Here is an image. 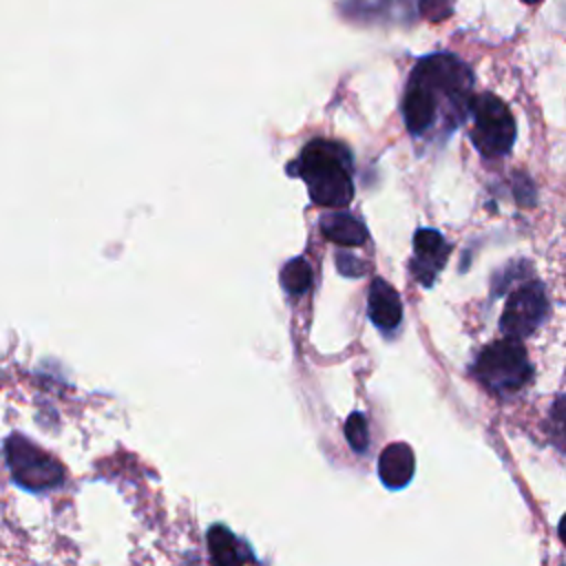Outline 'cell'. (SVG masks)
Listing matches in <instances>:
<instances>
[{"instance_id": "obj_11", "label": "cell", "mask_w": 566, "mask_h": 566, "mask_svg": "<svg viewBox=\"0 0 566 566\" xmlns=\"http://www.w3.org/2000/svg\"><path fill=\"white\" fill-rule=\"evenodd\" d=\"M321 230L329 241L338 245H363L367 239L365 226L347 212H334L323 217Z\"/></svg>"}, {"instance_id": "obj_6", "label": "cell", "mask_w": 566, "mask_h": 566, "mask_svg": "<svg viewBox=\"0 0 566 566\" xmlns=\"http://www.w3.org/2000/svg\"><path fill=\"white\" fill-rule=\"evenodd\" d=\"M546 310H548V301H546L544 287L539 283H524L509 296L502 312L500 327L513 340L526 338L544 321Z\"/></svg>"}, {"instance_id": "obj_15", "label": "cell", "mask_w": 566, "mask_h": 566, "mask_svg": "<svg viewBox=\"0 0 566 566\" xmlns=\"http://www.w3.org/2000/svg\"><path fill=\"white\" fill-rule=\"evenodd\" d=\"M524 2H528V4H533V2H539V0H524Z\"/></svg>"}, {"instance_id": "obj_5", "label": "cell", "mask_w": 566, "mask_h": 566, "mask_svg": "<svg viewBox=\"0 0 566 566\" xmlns=\"http://www.w3.org/2000/svg\"><path fill=\"white\" fill-rule=\"evenodd\" d=\"M469 111L473 115V146L486 157L506 155L515 142V122L506 104L491 93H482L471 99Z\"/></svg>"}, {"instance_id": "obj_13", "label": "cell", "mask_w": 566, "mask_h": 566, "mask_svg": "<svg viewBox=\"0 0 566 566\" xmlns=\"http://www.w3.org/2000/svg\"><path fill=\"white\" fill-rule=\"evenodd\" d=\"M345 438L349 442V447L358 453H363L367 449L369 442V431H367V420L360 411H354L347 422H345Z\"/></svg>"}, {"instance_id": "obj_8", "label": "cell", "mask_w": 566, "mask_h": 566, "mask_svg": "<svg viewBox=\"0 0 566 566\" xmlns=\"http://www.w3.org/2000/svg\"><path fill=\"white\" fill-rule=\"evenodd\" d=\"M367 314L371 323L382 329L391 332L402 321V303L398 292L382 279H374L367 294Z\"/></svg>"}, {"instance_id": "obj_12", "label": "cell", "mask_w": 566, "mask_h": 566, "mask_svg": "<svg viewBox=\"0 0 566 566\" xmlns=\"http://www.w3.org/2000/svg\"><path fill=\"white\" fill-rule=\"evenodd\" d=\"M312 283V268L303 256H296L287 261L281 270V285L292 294L298 296L303 294Z\"/></svg>"}, {"instance_id": "obj_9", "label": "cell", "mask_w": 566, "mask_h": 566, "mask_svg": "<svg viewBox=\"0 0 566 566\" xmlns=\"http://www.w3.org/2000/svg\"><path fill=\"white\" fill-rule=\"evenodd\" d=\"M416 469L413 451L405 442H394L385 447L378 455V478L387 489H402L411 482Z\"/></svg>"}, {"instance_id": "obj_7", "label": "cell", "mask_w": 566, "mask_h": 566, "mask_svg": "<svg viewBox=\"0 0 566 566\" xmlns=\"http://www.w3.org/2000/svg\"><path fill=\"white\" fill-rule=\"evenodd\" d=\"M413 254L416 256L411 261V272L416 274L418 283L431 285L438 270L447 261L449 245H447V241L442 239V234L438 230L422 228L413 237Z\"/></svg>"}, {"instance_id": "obj_2", "label": "cell", "mask_w": 566, "mask_h": 566, "mask_svg": "<svg viewBox=\"0 0 566 566\" xmlns=\"http://www.w3.org/2000/svg\"><path fill=\"white\" fill-rule=\"evenodd\" d=\"M411 84H416L433 104L436 117L440 115V106L447 108V113L453 117V124L464 119V113L471 106V88L473 77L471 71L453 55L436 53L413 69Z\"/></svg>"}, {"instance_id": "obj_3", "label": "cell", "mask_w": 566, "mask_h": 566, "mask_svg": "<svg viewBox=\"0 0 566 566\" xmlns=\"http://www.w3.org/2000/svg\"><path fill=\"white\" fill-rule=\"evenodd\" d=\"M4 460L13 484L29 493H46L64 484V467L18 431L4 440Z\"/></svg>"}, {"instance_id": "obj_1", "label": "cell", "mask_w": 566, "mask_h": 566, "mask_svg": "<svg viewBox=\"0 0 566 566\" xmlns=\"http://www.w3.org/2000/svg\"><path fill=\"white\" fill-rule=\"evenodd\" d=\"M290 175H298L318 206L340 208L354 197L352 157L345 146L327 139L310 142L296 161L290 164Z\"/></svg>"}, {"instance_id": "obj_10", "label": "cell", "mask_w": 566, "mask_h": 566, "mask_svg": "<svg viewBox=\"0 0 566 566\" xmlns=\"http://www.w3.org/2000/svg\"><path fill=\"white\" fill-rule=\"evenodd\" d=\"M208 548L214 566H243V562L250 557V553L243 551L226 526H212L208 531Z\"/></svg>"}, {"instance_id": "obj_4", "label": "cell", "mask_w": 566, "mask_h": 566, "mask_svg": "<svg viewBox=\"0 0 566 566\" xmlns=\"http://www.w3.org/2000/svg\"><path fill=\"white\" fill-rule=\"evenodd\" d=\"M473 371L482 385L502 396L520 391L533 376V367L526 358L524 347L520 345V340L513 338L486 345L480 352Z\"/></svg>"}, {"instance_id": "obj_14", "label": "cell", "mask_w": 566, "mask_h": 566, "mask_svg": "<svg viewBox=\"0 0 566 566\" xmlns=\"http://www.w3.org/2000/svg\"><path fill=\"white\" fill-rule=\"evenodd\" d=\"M336 265H338V270H340L345 276H360V274L367 270V265H365L363 261L354 259L352 254H338V256H336Z\"/></svg>"}]
</instances>
